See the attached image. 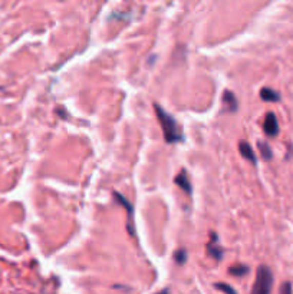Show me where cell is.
Masks as SVG:
<instances>
[{
  "instance_id": "cell-1",
  "label": "cell",
  "mask_w": 293,
  "mask_h": 294,
  "mask_svg": "<svg viewBox=\"0 0 293 294\" xmlns=\"http://www.w3.org/2000/svg\"><path fill=\"white\" fill-rule=\"evenodd\" d=\"M154 109H155V114H157L161 129L164 132L165 141L168 143L183 141V129L179 125V122L174 119V116L171 114H168V112H165L164 109L157 103L154 105Z\"/></svg>"
},
{
  "instance_id": "cell-2",
  "label": "cell",
  "mask_w": 293,
  "mask_h": 294,
  "mask_svg": "<svg viewBox=\"0 0 293 294\" xmlns=\"http://www.w3.org/2000/svg\"><path fill=\"white\" fill-rule=\"evenodd\" d=\"M273 287V274L269 267L260 265L256 272V280L253 284L251 294H270Z\"/></svg>"
},
{
  "instance_id": "cell-3",
  "label": "cell",
  "mask_w": 293,
  "mask_h": 294,
  "mask_svg": "<svg viewBox=\"0 0 293 294\" xmlns=\"http://www.w3.org/2000/svg\"><path fill=\"white\" fill-rule=\"evenodd\" d=\"M263 129H265L266 135L269 136H276L279 134V122H278V118L273 112H269L266 115L265 122H263Z\"/></svg>"
},
{
  "instance_id": "cell-4",
  "label": "cell",
  "mask_w": 293,
  "mask_h": 294,
  "mask_svg": "<svg viewBox=\"0 0 293 294\" xmlns=\"http://www.w3.org/2000/svg\"><path fill=\"white\" fill-rule=\"evenodd\" d=\"M239 151H240L242 157H244L253 164H256V154H255V150L251 148L250 143L246 142V141H240L239 142Z\"/></svg>"
},
{
  "instance_id": "cell-5",
  "label": "cell",
  "mask_w": 293,
  "mask_h": 294,
  "mask_svg": "<svg viewBox=\"0 0 293 294\" xmlns=\"http://www.w3.org/2000/svg\"><path fill=\"white\" fill-rule=\"evenodd\" d=\"M175 184L181 188V190H184L188 195L191 194V182H190V178H188V175H187L186 170H181L180 174L175 177Z\"/></svg>"
},
{
  "instance_id": "cell-6",
  "label": "cell",
  "mask_w": 293,
  "mask_h": 294,
  "mask_svg": "<svg viewBox=\"0 0 293 294\" xmlns=\"http://www.w3.org/2000/svg\"><path fill=\"white\" fill-rule=\"evenodd\" d=\"M115 198L121 202L122 205H125V208L128 209V222H127V227H128V233L131 236H134V225H132V217H134V209L131 207V204H129L128 201L125 200V198H122V195H120L118 193H115Z\"/></svg>"
},
{
  "instance_id": "cell-7",
  "label": "cell",
  "mask_w": 293,
  "mask_h": 294,
  "mask_svg": "<svg viewBox=\"0 0 293 294\" xmlns=\"http://www.w3.org/2000/svg\"><path fill=\"white\" fill-rule=\"evenodd\" d=\"M223 103L227 107V111L235 112L237 109V99L235 93L231 91H224V93H223Z\"/></svg>"
},
{
  "instance_id": "cell-8",
  "label": "cell",
  "mask_w": 293,
  "mask_h": 294,
  "mask_svg": "<svg viewBox=\"0 0 293 294\" xmlns=\"http://www.w3.org/2000/svg\"><path fill=\"white\" fill-rule=\"evenodd\" d=\"M207 250H208V254H210L211 257L217 258V260H220V258L223 257V250L220 248V245H219L217 237H216V240H214V234H213V240L208 243Z\"/></svg>"
},
{
  "instance_id": "cell-9",
  "label": "cell",
  "mask_w": 293,
  "mask_h": 294,
  "mask_svg": "<svg viewBox=\"0 0 293 294\" xmlns=\"http://www.w3.org/2000/svg\"><path fill=\"white\" fill-rule=\"evenodd\" d=\"M260 98L263 100H267V102H278L280 99V95L270 88H263L260 91Z\"/></svg>"
},
{
  "instance_id": "cell-10",
  "label": "cell",
  "mask_w": 293,
  "mask_h": 294,
  "mask_svg": "<svg viewBox=\"0 0 293 294\" xmlns=\"http://www.w3.org/2000/svg\"><path fill=\"white\" fill-rule=\"evenodd\" d=\"M259 148H260V152H262V157L265 158V159H272L273 154L270 146H269V143L259 142Z\"/></svg>"
},
{
  "instance_id": "cell-11",
  "label": "cell",
  "mask_w": 293,
  "mask_h": 294,
  "mask_svg": "<svg viewBox=\"0 0 293 294\" xmlns=\"http://www.w3.org/2000/svg\"><path fill=\"white\" fill-rule=\"evenodd\" d=\"M247 271H249V268H247L246 265H240V264L235 265V267L230 268V272L235 274V276H244Z\"/></svg>"
},
{
  "instance_id": "cell-12",
  "label": "cell",
  "mask_w": 293,
  "mask_h": 294,
  "mask_svg": "<svg viewBox=\"0 0 293 294\" xmlns=\"http://www.w3.org/2000/svg\"><path fill=\"white\" fill-rule=\"evenodd\" d=\"M216 288H219V290H223L224 293L227 294H237L233 288L230 286H227V284H223V283H219V284H216Z\"/></svg>"
},
{
  "instance_id": "cell-13",
  "label": "cell",
  "mask_w": 293,
  "mask_h": 294,
  "mask_svg": "<svg viewBox=\"0 0 293 294\" xmlns=\"http://www.w3.org/2000/svg\"><path fill=\"white\" fill-rule=\"evenodd\" d=\"M280 294H292V284L290 283H283L280 287Z\"/></svg>"
}]
</instances>
